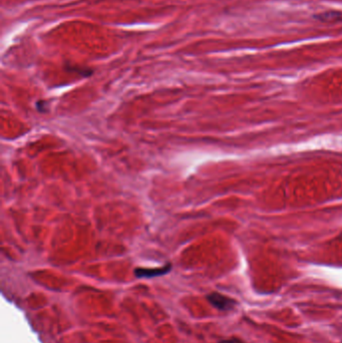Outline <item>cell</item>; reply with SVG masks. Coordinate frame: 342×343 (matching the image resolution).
<instances>
[{"label":"cell","instance_id":"5b68a950","mask_svg":"<svg viewBox=\"0 0 342 343\" xmlns=\"http://www.w3.org/2000/svg\"><path fill=\"white\" fill-rule=\"evenodd\" d=\"M220 343H244L243 341H241L240 339L238 338H231V339H226V340H223Z\"/></svg>","mask_w":342,"mask_h":343},{"label":"cell","instance_id":"6da1fadb","mask_svg":"<svg viewBox=\"0 0 342 343\" xmlns=\"http://www.w3.org/2000/svg\"><path fill=\"white\" fill-rule=\"evenodd\" d=\"M172 269L171 264H167L166 266H163L161 268H154V269H147V268H137L135 270V274L138 278H153L158 277L161 275H165L169 273Z\"/></svg>","mask_w":342,"mask_h":343},{"label":"cell","instance_id":"7a4b0ae2","mask_svg":"<svg viewBox=\"0 0 342 343\" xmlns=\"http://www.w3.org/2000/svg\"><path fill=\"white\" fill-rule=\"evenodd\" d=\"M208 300L213 306L220 310H229L235 305V302L232 299L216 292L208 295Z\"/></svg>","mask_w":342,"mask_h":343},{"label":"cell","instance_id":"277c9868","mask_svg":"<svg viewBox=\"0 0 342 343\" xmlns=\"http://www.w3.org/2000/svg\"><path fill=\"white\" fill-rule=\"evenodd\" d=\"M66 70L71 71V72H75L82 77H91L94 72L93 69L88 68V67H81V66H73V65H66L65 66Z\"/></svg>","mask_w":342,"mask_h":343},{"label":"cell","instance_id":"3957f363","mask_svg":"<svg viewBox=\"0 0 342 343\" xmlns=\"http://www.w3.org/2000/svg\"><path fill=\"white\" fill-rule=\"evenodd\" d=\"M316 19L323 21V22H342V11H325L319 14H316Z\"/></svg>","mask_w":342,"mask_h":343}]
</instances>
